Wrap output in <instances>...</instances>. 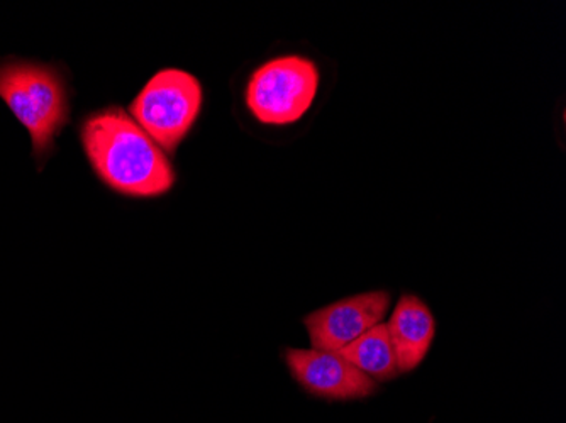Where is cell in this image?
<instances>
[{
  "instance_id": "cell-1",
  "label": "cell",
  "mask_w": 566,
  "mask_h": 423,
  "mask_svg": "<svg viewBox=\"0 0 566 423\" xmlns=\"http://www.w3.org/2000/svg\"><path fill=\"white\" fill-rule=\"evenodd\" d=\"M81 141L94 173L120 195L153 199L174 187L164 149L123 109L107 107L85 117Z\"/></svg>"
},
{
  "instance_id": "cell-2",
  "label": "cell",
  "mask_w": 566,
  "mask_h": 423,
  "mask_svg": "<svg viewBox=\"0 0 566 423\" xmlns=\"http://www.w3.org/2000/svg\"><path fill=\"white\" fill-rule=\"evenodd\" d=\"M0 98L30 133L34 160L41 170L70 120L65 78L55 66L9 59L0 63Z\"/></svg>"
},
{
  "instance_id": "cell-3",
  "label": "cell",
  "mask_w": 566,
  "mask_h": 423,
  "mask_svg": "<svg viewBox=\"0 0 566 423\" xmlns=\"http://www.w3.org/2000/svg\"><path fill=\"white\" fill-rule=\"evenodd\" d=\"M202 85L184 70H160L129 107L133 120L167 155L186 139L202 109Z\"/></svg>"
},
{
  "instance_id": "cell-4",
  "label": "cell",
  "mask_w": 566,
  "mask_h": 423,
  "mask_svg": "<svg viewBox=\"0 0 566 423\" xmlns=\"http://www.w3.org/2000/svg\"><path fill=\"white\" fill-rule=\"evenodd\" d=\"M321 75L304 56H280L254 70L247 85V107L266 126H289L307 114L316 101Z\"/></svg>"
},
{
  "instance_id": "cell-5",
  "label": "cell",
  "mask_w": 566,
  "mask_h": 423,
  "mask_svg": "<svg viewBox=\"0 0 566 423\" xmlns=\"http://www.w3.org/2000/svg\"><path fill=\"white\" fill-rule=\"evenodd\" d=\"M390 308V294L375 289L319 308L304 319L311 342L319 351L339 352L381 324Z\"/></svg>"
},
{
  "instance_id": "cell-6",
  "label": "cell",
  "mask_w": 566,
  "mask_h": 423,
  "mask_svg": "<svg viewBox=\"0 0 566 423\" xmlns=\"http://www.w3.org/2000/svg\"><path fill=\"white\" fill-rule=\"evenodd\" d=\"M285 362L294 380L308 393L319 399H367L377 390V381L359 371L339 352L319 349H287Z\"/></svg>"
},
{
  "instance_id": "cell-7",
  "label": "cell",
  "mask_w": 566,
  "mask_h": 423,
  "mask_svg": "<svg viewBox=\"0 0 566 423\" xmlns=\"http://www.w3.org/2000/svg\"><path fill=\"white\" fill-rule=\"evenodd\" d=\"M387 329L396 351L399 373L415 371L424 361L434 340V315L421 298L402 295L394 308Z\"/></svg>"
},
{
  "instance_id": "cell-8",
  "label": "cell",
  "mask_w": 566,
  "mask_h": 423,
  "mask_svg": "<svg viewBox=\"0 0 566 423\" xmlns=\"http://www.w3.org/2000/svg\"><path fill=\"white\" fill-rule=\"evenodd\" d=\"M343 358L374 381H389L399 374L396 351L387 324H378L339 351Z\"/></svg>"
}]
</instances>
